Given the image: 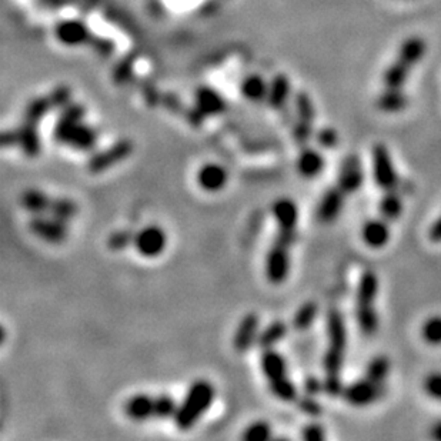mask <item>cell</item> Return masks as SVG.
<instances>
[{"label":"cell","instance_id":"15","mask_svg":"<svg viewBox=\"0 0 441 441\" xmlns=\"http://www.w3.org/2000/svg\"><path fill=\"white\" fill-rule=\"evenodd\" d=\"M390 226L383 217L372 218L361 227V239L365 246L372 248H382L390 241Z\"/></svg>","mask_w":441,"mask_h":441},{"label":"cell","instance_id":"6","mask_svg":"<svg viewBox=\"0 0 441 441\" xmlns=\"http://www.w3.org/2000/svg\"><path fill=\"white\" fill-rule=\"evenodd\" d=\"M290 246L273 240V244L266 257V277L272 284H281L290 274Z\"/></svg>","mask_w":441,"mask_h":441},{"label":"cell","instance_id":"8","mask_svg":"<svg viewBox=\"0 0 441 441\" xmlns=\"http://www.w3.org/2000/svg\"><path fill=\"white\" fill-rule=\"evenodd\" d=\"M133 246L140 255L153 259V257H158L164 251L167 246V236L159 226H147L136 233Z\"/></svg>","mask_w":441,"mask_h":441},{"label":"cell","instance_id":"18","mask_svg":"<svg viewBox=\"0 0 441 441\" xmlns=\"http://www.w3.org/2000/svg\"><path fill=\"white\" fill-rule=\"evenodd\" d=\"M272 214L279 229H296L299 223V207L288 197L277 199L272 206Z\"/></svg>","mask_w":441,"mask_h":441},{"label":"cell","instance_id":"47","mask_svg":"<svg viewBox=\"0 0 441 441\" xmlns=\"http://www.w3.org/2000/svg\"><path fill=\"white\" fill-rule=\"evenodd\" d=\"M49 99L55 107H63L69 103L70 92L66 88H59L52 93V96Z\"/></svg>","mask_w":441,"mask_h":441},{"label":"cell","instance_id":"30","mask_svg":"<svg viewBox=\"0 0 441 441\" xmlns=\"http://www.w3.org/2000/svg\"><path fill=\"white\" fill-rule=\"evenodd\" d=\"M356 320L365 336H373L380 326L379 313L374 306H356Z\"/></svg>","mask_w":441,"mask_h":441},{"label":"cell","instance_id":"12","mask_svg":"<svg viewBox=\"0 0 441 441\" xmlns=\"http://www.w3.org/2000/svg\"><path fill=\"white\" fill-rule=\"evenodd\" d=\"M344 195L346 193L339 186L328 188L324 192L316 211L317 218L321 223H333L340 216L344 206Z\"/></svg>","mask_w":441,"mask_h":441},{"label":"cell","instance_id":"41","mask_svg":"<svg viewBox=\"0 0 441 441\" xmlns=\"http://www.w3.org/2000/svg\"><path fill=\"white\" fill-rule=\"evenodd\" d=\"M134 236L136 233H133L132 230L122 229L110 234L106 243H107V247L112 251H122L134 243Z\"/></svg>","mask_w":441,"mask_h":441},{"label":"cell","instance_id":"35","mask_svg":"<svg viewBox=\"0 0 441 441\" xmlns=\"http://www.w3.org/2000/svg\"><path fill=\"white\" fill-rule=\"evenodd\" d=\"M294 112H296V120L298 122H304V123H312L314 122V104L310 99V96L306 92H299L294 97Z\"/></svg>","mask_w":441,"mask_h":441},{"label":"cell","instance_id":"5","mask_svg":"<svg viewBox=\"0 0 441 441\" xmlns=\"http://www.w3.org/2000/svg\"><path fill=\"white\" fill-rule=\"evenodd\" d=\"M133 152V143L127 139L119 140L112 144L107 149L94 153L88 160V170L93 174H100L108 169H112L115 164L126 160Z\"/></svg>","mask_w":441,"mask_h":441},{"label":"cell","instance_id":"45","mask_svg":"<svg viewBox=\"0 0 441 441\" xmlns=\"http://www.w3.org/2000/svg\"><path fill=\"white\" fill-rule=\"evenodd\" d=\"M423 388L430 398L435 401H441V373L440 372L428 373L424 377Z\"/></svg>","mask_w":441,"mask_h":441},{"label":"cell","instance_id":"43","mask_svg":"<svg viewBox=\"0 0 441 441\" xmlns=\"http://www.w3.org/2000/svg\"><path fill=\"white\" fill-rule=\"evenodd\" d=\"M298 402V409L304 413L306 416L310 417H318L323 413L321 404L314 398V396L306 394V396H299V398L296 400Z\"/></svg>","mask_w":441,"mask_h":441},{"label":"cell","instance_id":"37","mask_svg":"<svg viewBox=\"0 0 441 441\" xmlns=\"http://www.w3.org/2000/svg\"><path fill=\"white\" fill-rule=\"evenodd\" d=\"M52 102L49 97H41L33 100L24 112V122L30 123V125H36L38 126L39 122L45 118V115L49 112L52 107Z\"/></svg>","mask_w":441,"mask_h":441},{"label":"cell","instance_id":"27","mask_svg":"<svg viewBox=\"0 0 441 441\" xmlns=\"http://www.w3.org/2000/svg\"><path fill=\"white\" fill-rule=\"evenodd\" d=\"M53 197L48 196L42 190L38 189H27L20 196V204L23 209H26L33 216L36 214H46V211L50 210Z\"/></svg>","mask_w":441,"mask_h":441},{"label":"cell","instance_id":"32","mask_svg":"<svg viewBox=\"0 0 441 441\" xmlns=\"http://www.w3.org/2000/svg\"><path fill=\"white\" fill-rule=\"evenodd\" d=\"M402 199L401 196L394 190H387L379 203V211L380 216L387 220V222H394L402 213Z\"/></svg>","mask_w":441,"mask_h":441},{"label":"cell","instance_id":"10","mask_svg":"<svg viewBox=\"0 0 441 441\" xmlns=\"http://www.w3.org/2000/svg\"><path fill=\"white\" fill-rule=\"evenodd\" d=\"M126 416L133 421H146L153 417H160V402L159 397H152L147 394H136L130 397L123 407Z\"/></svg>","mask_w":441,"mask_h":441},{"label":"cell","instance_id":"39","mask_svg":"<svg viewBox=\"0 0 441 441\" xmlns=\"http://www.w3.org/2000/svg\"><path fill=\"white\" fill-rule=\"evenodd\" d=\"M269 387H270V391L273 393V396L276 398L284 401V402H293L299 398V390H298L296 384L290 380V377H287L283 382L270 384Z\"/></svg>","mask_w":441,"mask_h":441},{"label":"cell","instance_id":"36","mask_svg":"<svg viewBox=\"0 0 441 441\" xmlns=\"http://www.w3.org/2000/svg\"><path fill=\"white\" fill-rule=\"evenodd\" d=\"M49 214L67 223L78 214V204L67 197H56L52 200Z\"/></svg>","mask_w":441,"mask_h":441},{"label":"cell","instance_id":"2","mask_svg":"<svg viewBox=\"0 0 441 441\" xmlns=\"http://www.w3.org/2000/svg\"><path fill=\"white\" fill-rule=\"evenodd\" d=\"M214 396L216 391L210 382L203 379L193 382L173 417L176 427L181 431H188L195 427L202 416L211 407Z\"/></svg>","mask_w":441,"mask_h":441},{"label":"cell","instance_id":"9","mask_svg":"<svg viewBox=\"0 0 441 441\" xmlns=\"http://www.w3.org/2000/svg\"><path fill=\"white\" fill-rule=\"evenodd\" d=\"M260 335V317L257 313H247L237 324L233 337V347L237 353L244 354L257 344Z\"/></svg>","mask_w":441,"mask_h":441},{"label":"cell","instance_id":"13","mask_svg":"<svg viewBox=\"0 0 441 441\" xmlns=\"http://www.w3.org/2000/svg\"><path fill=\"white\" fill-rule=\"evenodd\" d=\"M56 39L69 48H76L90 41L88 26L79 20H63L56 26Z\"/></svg>","mask_w":441,"mask_h":441},{"label":"cell","instance_id":"44","mask_svg":"<svg viewBox=\"0 0 441 441\" xmlns=\"http://www.w3.org/2000/svg\"><path fill=\"white\" fill-rule=\"evenodd\" d=\"M293 139L299 146H306L312 137H314V132H313V125L312 123H304V122H298L294 120L293 123V130H291Z\"/></svg>","mask_w":441,"mask_h":441},{"label":"cell","instance_id":"31","mask_svg":"<svg viewBox=\"0 0 441 441\" xmlns=\"http://www.w3.org/2000/svg\"><path fill=\"white\" fill-rule=\"evenodd\" d=\"M317 316L318 304L316 302H306L296 310V313H294L291 327L296 330V332H306V330H309L313 326Z\"/></svg>","mask_w":441,"mask_h":441},{"label":"cell","instance_id":"34","mask_svg":"<svg viewBox=\"0 0 441 441\" xmlns=\"http://www.w3.org/2000/svg\"><path fill=\"white\" fill-rule=\"evenodd\" d=\"M391 369V363L386 356H376L373 357L365 367V379H369L376 383H386Z\"/></svg>","mask_w":441,"mask_h":441},{"label":"cell","instance_id":"7","mask_svg":"<svg viewBox=\"0 0 441 441\" xmlns=\"http://www.w3.org/2000/svg\"><path fill=\"white\" fill-rule=\"evenodd\" d=\"M29 230L48 243H62L66 240L69 230L66 222L45 214H36L29 220Z\"/></svg>","mask_w":441,"mask_h":441},{"label":"cell","instance_id":"26","mask_svg":"<svg viewBox=\"0 0 441 441\" xmlns=\"http://www.w3.org/2000/svg\"><path fill=\"white\" fill-rule=\"evenodd\" d=\"M426 49H427L426 42L421 38H419V36H412V38L406 39L401 43L397 53V60L402 62L412 69L416 63L421 60V57L426 53Z\"/></svg>","mask_w":441,"mask_h":441},{"label":"cell","instance_id":"16","mask_svg":"<svg viewBox=\"0 0 441 441\" xmlns=\"http://www.w3.org/2000/svg\"><path fill=\"white\" fill-rule=\"evenodd\" d=\"M227 178L226 169L217 163H207L197 173L199 186L210 193L222 190L227 185Z\"/></svg>","mask_w":441,"mask_h":441},{"label":"cell","instance_id":"1","mask_svg":"<svg viewBox=\"0 0 441 441\" xmlns=\"http://www.w3.org/2000/svg\"><path fill=\"white\" fill-rule=\"evenodd\" d=\"M326 335L327 349L323 357L324 370V391L337 397L343 393L342 384V367L344 363V354L347 347V328L346 321L340 310L330 309L326 317Z\"/></svg>","mask_w":441,"mask_h":441},{"label":"cell","instance_id":"49","mask_svg":"<svg viewBox=\"0 0 441 441\" xmlns=\"http://www.w3.org/2000/svg\"><path fill=\"white\" fill-rule=\"evenodd\" d=\"M18 143H19L18 130H6V132L2 133V144H4V147L18 146Z\"/></svg>","mask_w":441,"mask_h":441},{"label":"cell","instance_id":"50","mask_svg":"<svg viewBox=\"0 0 441 441\" xmlns=\"http://www.w3.org/2000/svg\"><path fill=\"white\" fill-rule=\"evenodd\" d=\"M428 237L431 241H435V243L441 241V216L431 225L428 230Z\"/></svg>","mask_w":441,"mask_h":441},{"label":"cell","instance_id":"24","mask_svg":"<svg viewBox=\"0 0 441 441\" xmlns=\"http://www.w3.org/2000/svg\"><path fill=\"white\" fill-rule=\"evenodd\" d=\"M409 104V97L401 89L386 88V90L377 97L376 106L384 113H400Z\"/></svg>","mask_w":441,"mask_h":441},{"label":"cell","instance_id":"11","mask_svg":"<svg viewBox=\"0 0 441 441\" xmlns=\"http://www.w3.org/2000/svg\"><path fill=\"white\" fill-rule=\"evenodd\" d=\"M364 183V172L360 159L356 155L347 156L340 166L337 186L346 193L351 195L360 190Z\"/></svg>","mask_w":441,"mask_h":441},{"label":"cell","instance_id":"4","mask_svg":"<svg viewBox=\"0 0 441 441\" xmlns=\"http://www.w3.org/2000/svg\"><path fill=\"white\" fill-rule=\"evenodd\" d=\"M372 172L376 185L387 192L394 190L398 185V174L394 167L390 152L384 144H376L372 153Z\"/></svg>","mask_w":441,"mask_h":441},{"label":"cell","instance_id":"48","mask_svg":"<svg viewBox=\"0 0 441 441\" xmlns=\"http://www.w3.org/2000/svg\"><path fill=\"white\" fill-rule=\"evenodd\" d=\"M304 390H306V394L316 396V394H318L321 390H324V383L320 382V380L316 379V377H307V379L304 380Z\"/></svg>","mask_w":441,"mask_h":441},{"label":"cell","instance_id":"33","mask_svg":"<svg viewBox=\"0 0 441 441\" xmlns=\"http://www.w3.org/2000/svg\"><path fill=\"white\" fill-rule=\"evenodd\" d=\"M410 67L407 64H404L400 60H394L384 71L383 75V83L386 88L391 89H401L404 83L407 82Z\"/></svg>","mask_w":441,"mask_h":441},{"label":"cell","instance_id":"23","mask_svg":"<svg viewBox=\"0 0 441 441\" xmlns=\"http://www.w3.org/2000/svg\"><path fill=\"white\" fill-rule=\"evenodd\" d=\"M18 134H19L18 146L20 147L22 152L27 158H31V159L38 158L42 150V143H41L38 126L23 122L20 129H18Z\"/></svg>","mask_w":441,"mask_h":441},{"label":"cell","instance_id":"20","mask_svg":"<svg viewBox=\"0 0 441 441\" xmlns=\"http://www.w3.org/2000/svg\"><path fill=\"white\" fill-rule=\"evenodd\" d=\"M326 166V160L323 155L313 149V147H303V150L300 152L298 160H296V167L300 176L304 178H314L318 174L323 173Z\"/></svg>","mask_w":441,"mask_h":441},{"label":"cell","instance_id":"21","mask_svg":"<svg viewBox=\"0 0 441 441\" xmlns=\"http://www.w3.org/2000/svg\"><path fill=\"white\" fill-rule=\"evenodd\" d=\"M85 113H86L85 107L80 104L67 106L62 112V115L57 119V123L55 126V139L63 144L67 134L70 133V130L83 120Z\"/></svg>","mask_w":441,"mask_h":441},{"label":"cell","instance_id":"38","mask_svg":"<svg viewBox=\"0 0 441 441\" xmlns=\"http://www.w3.org/2000/svg\"><path fill=\"white\" fill-rule=\"evenodd\" d=\"M421 337L430 346H441V316L428 317L421 326Z\"/></svg>","mask_w":441,"mask_h":441},{"label":"cell","instance_id":"46","mask_svg":"<svg viewBox=\"0 0 441 441\" xmlns=\"http://www.w3.org/2000/svg\"><path fill=\"white\" fill-rule=\"evenodd\" d=\"M300 437L306 441H323L326 438V430L318 423H309L302 428Z\"/></svg>","mask_w":441,"mask_h":441},{"label":"cell","instance_id":"19","mask_svg":"<svg viewBox=\"0 0 441 441\" xmlns=\"http://www.w3.org/2000/svg\"><path fill=\"white\" fill-rule=\"evenodd\" d=\"M97 139H99L97 132L93 127L80 122L70 130L63 144H67L71 149H76L80 152H90L96 147Z\"/></svg>","mask_w":441,"mask_h":441},{"label":"cell","instance_id":"25","mask_svg":"<svg viewBox=\"0 0 441 441\" xmlns=\"http://www.w3.org/2000/svg\"><path fill=\"white\" fill-rule=\"evenodd\" d=\"M288 333V326L283 320H274L270 324H267L259 335L257 339V346L262 350H270L274 349Z\"/></svg>","mask_w":441,"mask_h":441},{"label":"cell","instance_id":"28","mask_svg":"<svg viewBox=\"0 0 441 441\" xmlns=\"http://www.w3.org/2000/svg\"><path fill=\"white\" fill-rule=\"evenodd\" d=\"M290 93H291V86L287 76L277 75L269 86L267 103L274 110H283V107L287 104Z\"/></svg>","mask_w":441,"mask_h":441},{"label":"cell","instance_id":"17","mask_svg":"<svg viewBox=\"0 0 441 441\" xmlns=\"http://www.w3.org/2000/svg\"><path fill=\"white\" fill-rule=\"evenodd\" d=\"M196 108L199 112L207 116H218L226 112V102L223 96L213 90L211 88H200L196 92Z\"/></svg>","mask_w":441,"mask_h":441},{"label":"cell","instance_id":"42","mask_svg":"<svg viewBox=\"0 0 441 441\" xmlns=\"http://www.w3.org/2000/svg\"><path fill=\"white\" fill-rule=\"evenodd\" d=\"M314 139L320 147H323V149H327V150L336 149L339 141H340L339 133L332 127L320 129L317 133H314Z\"/></svg>","mask_w":441,"mask_h":441},{"label":"cell","instance_id":"22","mask_svg":"<svg viewBox=\"0 0 441 441\" xmlns=\"http://www.w3.org/2000/svg\"><path fill=\"white\" fill-rule=\"evenodd\" d=\"M377 294H379L377 274L372 270L364 272L357 284L356 306H374Z\"/></svg>","mask_w":441,"mask_h":441},{"label":"cell","instance_id":"29","mask_svg":"<svg viewBox=\"0 0 441 441\" xmlns=\"http://www.w3.org/2000/svg\"><path fill=\"white\" fill-rule=\"evenodd\" d=\"M269 86L266 80L259 75H250L241 82V94L250 102L267 100Z\"/></svg>","mask_w":441,"mask_h":441},{"label":"cell","instance_id":"3","mask_svg":"<svg viewBox=\"0 0 441 441\" xmlns=\"http://www.w3.org/2000/svg\"><path fill=\"white\" fill-rule=\"evenodd\" d=\"M387 393L386 383H376L369 379H363L350 383L343 388L342 397L354 407H365L379 401Z\"/></svg>","mask_w":441,"mask_h":441},{"label":"cell","instance_id":"40","mask_svg":"<svg viewBox=\"0 0 441 441\" xmlns=\"http://www.w3.org/2000/svg\"><path fill=\"white\" fill-rule=\"evenodd\" d=\"M241 438L246 441H267L272 438V427L266 421H254L247 426Z\"/></svg>","mask_w":441,"mask_h":441},{"label":"cell","instance_id":"51","mask_svg":"<svg viewBox=\"0 0 441 441\" xmlns=\"http://www.w3.org/2000/svg\"><path fill=\"white\" fill-rule=\"evenodd\" d=\"M430 435H431L434 440L441 441V420H440V421H435V423L431 426Z\"/></svg>","mask_w":441,"mask_h":441},{"label":"cell","instance_id":"14","mask_svg":"<svg viewBox=\"0 0 441 441\" xmlns=\"http://www.w3.org/2000/svg\"><path fill=\"white\" fill-rule=\"evenodd\" d=\"M260 367H262V373L266 377L269 386L279 383V382H283L288 377L287 361L274 349L263 350V354L260 357Z\"/></svg>","mask_w":441,"mask_h":441}]
</instances>
